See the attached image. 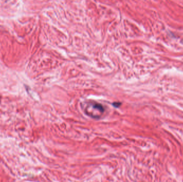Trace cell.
<instances>
[{
  "label": "cell",
  "instance_id": "cell-1",
  "mask_svg": "<svg viewBox=\"0 0 183 182\" xmlns=\"http://www.w3.org/2000/svg\"><path fill=\"white\" fill-rule=\"evenodd\" d=\"M120 105H121V103H114L113 104V105L116 107H118L119 106H120Z\"/></svg>",
  "mask_w": 183,
  "mask_h": 182
}]
</instances>
